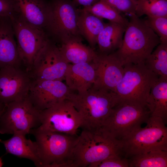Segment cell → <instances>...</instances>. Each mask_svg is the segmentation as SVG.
<instances>
[{
	"mask_svg": "<svg viewBox=\"0 0 167 167\" xmlns=\"http://www.w3.org/2000/svg\"><path fill=\"white\" fill-rule=\"evenodd\" d=\"M67 99L79 113L82 130L98 131L120 102L114 92L93 84L81 93L71 92Z\"/></svg>",
	"mask_w": 167,
	"mask_h": 167,
	"instance_id": "obj_1",
	"label": "cell"
},
{
	"mask_svg": "<svg viewBox=\"0 0 167 167\" xmlns=\"http://www.w3.org/2000/svg\"><path fill=\"white\" fill-rule=\"evenodd\" d=\"M129 20L121 47L114 52L124 66L129 64H144L146 59L161 43L158 36L135 14Z\"/></svg>",
	"mask_w": 167,
	"mask_h": 167,
	"instance_id": "obj_2",
	"label": "cell"
},
{
	"mask_svg": "<svg viewBox=\"0 0 167 167\" xmlns=\"http://www.w3.org/2000/svg\"><path fill=\"white\" fill-rule=\"evenodd\" d=\"M122 156L119 140L100 131L82 130L73 151L71 167H92L110 157Z\"/></svg>",
	"mask_w": 167,
	"mask_h": 167,
	"instance_id": "obj_3",
	"label": "cell"
},
{
	"mask_svg": "<svg viewBox=\"0 0 167 167\" xmlns=\"http://www.w3.org/2000/svg\"><path fill=\"white\" fill-rule=\"evenodd\" d=\"M30 134L34 136L42 167H71V160L77 135L39 128Z\"/></svg>",
	"mask_w": 167,
	"mask_h": 167,
	"instance_id": "obj_4",
	"label": "cell"
},
{
	"mask_svg": "<svg viewBox=\"0 0 167 167\" xmlns=\"http://www.w3.org/2000/svg\"><path fill=\"white\" fill-rule=\"evenodd\" d=\"M141 127L119 140L122 155L128 159L154 150H167V128L161 119L151 117Z\"/></svg>",
	"mask_w": 167,
	"mask_h": 167,
	"instance_id": "obj_5",
	"label": "cell"
},
{
	"mask_svg": "<svg viewBox=\"0 0 167 167\" xmlns=\"http://www.w3.org/2000/svg\"><path fill=\"white\" fill-rule=\"evenodd\" d=\"M124 69L123 76L114 91L120 102L147 106L151 89L158 76L144 64H126Z\"/></svg>",
	"mask_w": 167,
	"mask_h": 167,
	"instance_id": "obj_6",
	"label": "cell"
},
{
	"mask_svg": "<svg viewBox=\"0 0 167 167\" xmlns=\"http://www.w3.org/2000/svg\"><path fill=\"white\" fill-rule=\"evenodd\" d=\"M150 116L146 106L120 102L99 130L112 139L120 140L147 123Z\"/></svg>",
	"mask_w": 167,
	"mask_h": 167,
	"instance_id": "obj_7",
	"label": "cell"
},
{
	"mask_svg": "<svg viewBox=\"0 0 167 167\" xmlns=\"http://www.w3.org/2000/svg\"><path fill=\"white\" fill-rule=\"evenodd\" d=\"M41 124V111L35 107L28 96L6 105L0 116V134L26 135Z\"/></svg>",
	"mask_w": 167,
	"mask_h": 167,
	"instance_id": "obj_8",
	"label": "cell"
},
{
	"mask_svg": "<svg viewBox=\"0 0 167 167\" xmlns=\"http://www.w3.org/2000/svg\"><path fill=\"white\" fill-rule=\"evenodd\" d=\"M46 32L61 42L73 37H81L77 23L79 9L70 0H51Z\"/></svg>",
	"mask_w": 167,
	"mask_h": 167,
	"instance_id": "obj_9",
	"label": "cell"
},
{
	"mask_svg": "<svg viewBox=\"0 0 167 167\" xmlns=\"http://www.w3.org/2000/svg\"><path fill=\"white\" fill-rule=\"evenodd\" d=\"M11 18L22 66L29 72L49 38L44 31L28 24L14 15Z\"/></svg>",
	"mask_w": 167,
	"mask_h": 167,
	"instance_id": "obj_10",
	"label": "cell"
},
{
	"mask_svg": "<svg viewBox=\"0 0 167 167\" xmlns=\"http://www.w3.org/2000/svg\"><path fill=\"white\" fill-rule=\"evenodd\" d=\"M40 129L77 135L80 128V116L72 103L67 99L41 111Z\"/></svg>",
	"mask_w": 167,
	"mask_h": 167,
	"instance_id": "obj_11",
	"label": "cell"
},
{
	"mask_svg": "<svg viewBox=\"0 0 167 167\" xmlns=\"http://www.w3.org/2000/svg\"><path fill=\"white\" fill-rule=\"evenodd\" d=\"M69 64L63 58L58 47L49 39L29 73L32 79L62 81Z\"/></svg>",
	"mask_w": 167,
	"mask_h": 167,
	"instance_id": "obj_12",
	"label": "cell"
},
{
	"mask_svg": "<svg viewBox=\"0 0 167 167\" xmlns=\"http://www.w3.org/2000/svg\"><path fill=\"white\" fill-rule=\"evenodd\" d=\"M32 79L22 66L0 69V103L6 105L27 97Z\"/></svg>",
	"mask_w": 167,
	"mask_h": 167,
	"instance_id": "obj_13",
	"label": "cell"
},
{
	"mask_svg": "<svg viewBox=\"0 0 167 167\" xmlns=\"http://www.w3.org/2000/svg\"><path fill=\"white\" fill-rule=\"evenodd\" d=\"M71 92L62 81L32 79L28 97L35 107L41 111L67 99Z\"/></svg>",
	"mask_w": 167,
	"mask_h": 167,
	"instance_id": "obj_14",
	"label": "cell"
},
{
	"mask_svg": "<svg viewBox=\"0 0 167 167\" xmlns=\"http://www.w3.org/2000/svg\"><path fill=\"white\" fill-rule=\"evenodd\" d=\"M12 1L13 15L28 24L46 32L50 11L49 2L46 0Z\"/></svg>",
	"mask_w": 167,
	"mask_h": 167,
	"instance_id": "obj_15",
	"label": "cell"
},
{
	"mask_svg": "<svg viewBox=\"0 0 167 167\" xmlns=\"http://www.w3.org/2000/svg\"><path fill=\"white\" fill-rule=\"evenodd\" d=\"M93 62L96 72L93 84L114 92L124 73V66L114 53L106 55L98 54Z\"/></svg>",
	"mask_w": 167,
	"mask_h": 167,
	"instance_id": "obj_16",
	"label": "cell"
},
{
	"mask_svg": "<svg viewBox=\"0 0 167 167\" xmlns=\"http://www.w3.org/2000/svg\"><path fill=\"white\" fill-rule=\"evenodd\" d=\"M15 36L11 17L0 16V69L23 67Z\"/></svg>",
	"mask_w": 167,
	"mask_h": 167,
	"instance_id": "obj_17",
	"label": "cell"
},
{
	"mask_svg": "<svg viewBox=\"0 0 167 167\" xmlns=\"http://www.w3.org/2000/svg\"><path fill=\"white\" fill-rule=\"evenodd\" d=\"M95 78V69L93 62L69 64L64 80L71 92L81 93L86 91L92 86Z\"/></svg>",
	"mask_w": 167,
	"mask_h": 167,
	"instance_id": "obj_18",
	"label": "cell"
},
{
	"mask_svg": "<svg viewBox=\"0 0 167 167\" xmlns=\"http://www.w3.org/2000/svg\"><path fill=\"white\" fill-rule=\"evenodd\" d=\"M25 135L15 134L10 139L0 142L5 147L6 153L14 155L20 158L32 161L35 165L42 167V164L36 141L27 139Z\"/></svg>",
	"mask_w": 167,
	"mask_h": 167,
	"instance_id": "obj_19",
	"label": "cell"
},
{
	"mask_svg": "<svg viewBox=\"0 0 167 167\" xmlns=\"http://www.w3.org/2000/svg\"><path fill=\"white\" fill-rule=\"evenodd\" d=\"M58 47L64 60L69 64L91 63L96 58L98 53L90 46L82 42V37H73L62 42Z\"/></svg>",
	"mask_w": 167,
	"mask_h": 167,
	"instance_id": "obj_20",
	"label": "cell"
},
{
	"mask_svg": "<svg viewBox=\"0 0 167 167\" xmlns=\"http://www.w3.org/2000/svg\"><path fill=\"white\" fill-rule=\"evenodd\" d=\"M126 28L123 25L116 23H105L97 37L98 54L108 55L119 49L122 44Z\"/></svg>",
	"mask_w": 167,
	"mask_h": 167,
	"instance_id": "obj_21",
	"label": "cell"
},
{
	"mask_svg": "<svg viewBox=\"0 0 167 167\" xmlns=\"http://www.w3.org/2000/svg\"><path fill=\"white\" fill-rule=\"evenodd\" d=\"M151 117L167 120V79L159 78L152 86L146 102Z\"/></svg>",
	"mask_w": 167,
	"mask_h": 167,
	"instance_id": "obj_22",
	"label": "cell"
},
{
	"mask_svg": "<svg viewBox=\"0 0 167 167\" xmlns=\"http://www.w3.org/2000/svg\"><path fill=\"white\" fill-rule=\"evenodd\" d=\"M105 23L103 19L79 9L77 25L81 35L87 40L90 47L94 49L97 44L98 35Z\"/></svg>",
	"mask_w": 167,
	"mask_h": 167,
	"instance_id": "obj_23",
	"label": "cell"
},
{
	"mask_svg": "<svg viewBox=\"0 0 167 167\" xmlns=\"http://www.w3.org/2000/svg\"><path fill=\"white\" fill-rule=\"evenodd\" d=\"M128 160L129 167H167V150L151 151L134 156Z\"/></svg>",
	"mask_w": 167,
	"mask_h": 167,
	"instance_id": "obj_24",
	"label": "cell"
},
{
	"mask_svg": "<svg viewBox=\"0 0 167 167\" xmlns=\"http://www.w3.org/2000/svg\"><path fill=\"white\" fill-rule=\"evenodd\" d=\"M144 64L159 78L167 79V44L161 43L158 45Z\"/></svg>",
	"mask_w": 167,
	"mask_h": 167,
	"instance_id": "obj_25",
	"label": "cell"
},
{
	"mask_svg": "<svg viewBox=\"0 0 167 167\" xmlns=\"http://www.w3.org/2000/svg\"><path fill=\"white\" fill-rule=\"evenodd\" d=\"M83 9L99 18L120 24L126 27L128 23L129 20L125 16L103 0H100L93 5Z\"/></svg>",
	"mask_w": 167,
	"mask_h": 167,
	"instance_id": "obj_26",
	"label": "cell"
},
{
	"mask_svg": "<svg viewBox=\"0 0 167 167\" xmlns=\"http://www.w3.org/2000/svg\"><path fill=\"white\" fill-rule=\"evenodd\" d=\"M135 14L139 17H167V0H137Z\"/></svg>",
	"mask_w": 167,
	"mask_h": 167,
	"instance_id": "obj_27",
	"label": "cell"
},
{
	"mask_svg": "<svg viewBox=\"0 0 167 167\" xmlns=\"http://www.w3.org/2000/svg\"><path fill=\"white\" fill-rule=\"evenodd\" d=\"M144 21L158 36L161 43L167 44V17L147 16Z\"/></svg>",
	"mask_w": 167,
	"mask_h": 167,
	"instance_id": "obj_28",
	"label": "cell"
},
{
	"mask_svg": "<svg viewBox=\"0 0 167 167\" xmlns=\"http://www.w3.org/2000/svg\"><path fill=\"white\" fill-rule=\"evenodd\" d=\"M120 13L129 15L135 14L137 0H103Z\"/></svg>",
	"mask_w": 167,
	"mask_h": 167,
	"instance_id": "obj_29",
	"label": "cell"
},
{
	"mask_svg": "<svg viewBox=\"0 0 167 167\" xmlns=\"http://www.w3.org/2000/svg\"><path fill=\"white\" fill-rule=\"evenodd\" d=\"M128 159L118 155L108 158L93 165L92 167H128Z\"/></svg>",
	"mask_w": 167,
	"mask_h": 167,
	"instance_id": "obj_30",
	"label": "cell"
},
{
	"mask_svg": "<svg viewBox=\"0 0 167 167\" xmlns=\"http://www.w3.org/2000/svg\"><path fill=\"white\" fill-rule=\"evenodd\" d=\"M13 13L12 0H0V16L11 17Z\"/></svg>",
	"mask_w": 167,
	"mask_h": 167,
	"instance_id": "obj_31",
	"label": "cell"
},
{
	"mask_svg": "<svg viewBox=\"0 0 167 167\" xmlns=\"http://www.w3.org/2000/svg\"><path fill=\"white\" fill-rule=\"evenodd\" d=\"M76 6H81L84 7L91 6L100 0H70Z\"/></svg>",
	"mask_w": 167,
	"mask_h": 167,
	"instance_id": "obj_32",
	"label": "cell"
},
{
	"mask_svg": "<svg viewBox=\"0 0 167 167\" xmlns=\"http://www.w3.org/2000/svg\"><path fill=\"white\" fill-rule=\"evenodd\" d=\"M6 106V105L0 103V116L4 111Z\"/></svg>",
	"mask_w": 167,
	"mask_h": 167,
	"instance_id": "obj_33",
	"label": "cell"
},
{
	"mask_svg": "<svg viewBox=\"0 0 167 167\" xmlns=\"http://www.w3.org/2000/svg\"><path fill=\"white\" fill-rule=\"evenodd\" d=\"M3 165V163L2 162V158L0 157V167H2Z\"/></svg>",
	"mask_w": 167,
	"mask_h": 167,
	"instance_id": "obj_34",
	"label": "cell"
}]
</instances>
